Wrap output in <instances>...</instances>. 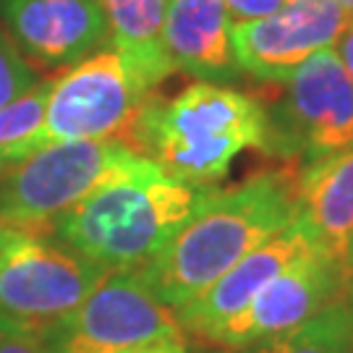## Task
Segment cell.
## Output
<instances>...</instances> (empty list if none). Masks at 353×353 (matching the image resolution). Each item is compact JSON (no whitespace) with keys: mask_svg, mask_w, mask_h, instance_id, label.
<instances>
[{"mask_svg":"<svg viewBox=\"0 0 353 353\" xmlns=\"http://www.w3.org/2000/svg\"><path fill=\"white\" fill-rule=\"evenodd\" d=\"M335 3H338L341 8H345V11H348L353 16V0H335Z\"/></svg>","mask_w":353,"mask_h":353,"instance_id":"obj_23","label":"cell"},{"mask_svg":"<svg viewBox=\"0 0 353 353\" xmlns=\"http://www.w3.org/2000/svg\"><path fill=\"white\" fill-rule=\"evenodd\" d=\"M353 144V81L338 52H314L285 81V94L267 108L265 150L285 165L312 163Z\"/></svg>","mask_w":353,"mask_h":353,"instance_id":"obj_8","label":"cell"},{"mask_svg":"<svg viewBox=\"0 0 353 353\" xmlns=\"http://www.w3.org/2000/svg\"><path fill=\"white\" fill-rule=\"evenodd\" d=\"M108 270L50 233L0 223V327L48 335L102 283Z\"/></svg>","mask_w":353,"mask_h":353,"instance_id":"obj_6","label":"cell"},{"mask_svg":"<svg viewBox=\"0 0 353 353\" xmlns=\"http://www.w3.org/2000/svg\"><path fill=\"white\" fill-rule=\"evenodd\" d=\"M299 217L316 243L348 267L353 243V144L299 168Z\"/></svg>","mask_w":353,"mask_h":353,"instance_id":"obj_14","label":"cell"},{"mask_svg":"<svg viewBox=\"0 0 353 353\" xmlns=\"http://www.w3.org/2000/svg\"><path fill=\"white\" fill-rule=\"evenodd\" d=\"M348 312H351V332H353V285H351V293H348Z\"/></svg>","mask_w":353,"mask_h":353,"instance_id":"obj_24","label":"cell"},{"mask_svg":"<svg viewBox=\"0 0 353 353\" xmlns=\"http://www.w3.org/2000/svg\"><path fill=\"white\" fill-rule=\"evenodd\" d=\"M296 214V165L256 170L230 189L210 186L189 220L141 272L160 301L181 309Z\"/></svg>","mask_w":353,"mask_h":353,"instance_id":"obj_1","label":"cell"},{"mask_svg":"<svg viewBox=\"0 0 353 353\" xmlns=\"http://www.w3.org/2000/svg\"><path fill=\"white\" fill-rule=\"evenodd\" d=\"M332 50L338 52V58H341L343 68L348 71V76H351V81H353V19H351V24L345 26V32L341 34L338 45H335Z\"/></svg>","mask_w":353,"mask_h":353,"instance_id":"obj_21","label":"cell"},{"mask_svg":"<svg viewBox=\"0 0 353 353\" xmlns=\"http://www.w3.org/2000/svg\"><path fill=\"white\" fill-rule=\"evenodd\" d=\"M233 21H254L270 13L280 11L290 0H223Z\"/></svg>","mask_w":353,"mask_h":353,"instance_id":"obj_19","label":"cell"},{"mask_svg":"<svg viewBox=\"0 0 353 353\" xmlns=\"http://www.w3.org/2000/svg\"><path fill=\"white\" fill-rule=\"evenodd\" d=\"M267 108L225 84L196 81L173 100L144 102L128 134V147L165 176L214 186L243 150H265Z\"/></svg>","mask_w":353,"mask_h":353,"instance_id":"obj_2","label":"cell"},{"mask_svg":"<svg viewBox=\"0 0 353 353\" xmlns=\"http://www.w3.org/2000/svg\"><path fill=\"white\" fill-rule=\"evenodd\" d=\"M230 26L223 0H168L163 39L173 68L214 84L236 79Z\"/></svg>","mask_w":353,"mask_h":353,"instance_id":"obj_13","label":"cell"},{"mask_svg":"<svg viewBox=\"0 0 353 353\" xmlns=\"http://www.w3.org/2000/svg\"><path fill=\"white\" fill-rule=\"evenodd\" d=\"M348 270H351L353 275V243H351V252H348Z\"/></svg>","mask_w":353,"mask_h":353,"instance_id":"obj_25","label":"cell"},{"mask_svg":"<svg viewBox=\"0 0 353 353\" xmlns=\"http://www.w3.org/2000/svg\"><path fill=\"white\" fill-rule=\"evenodd\" d=\"M202 194L152 163L89 194L55 220L50 236L108 272L144 270L189 220Z\"/></svg>","mask_w":353,"mask_h":353,"instance_id":"obj_3","label":"cell"},{"mask_svg":"<svg viewBox=\"0 0 353 353\" xmlns=\"http://www.w3.org/2000/svg\"><path fill=\"white\" fill-rule=\"evenodd\" d=\"M351 19L335 0H290L270 16L230 26L236 63L254 79L288 81L314 52L335 48Z\"/></svg>","mask_w":353,"mask_h":353,"instance_id":"obj_10","label":"cell"},{"mask_svg":"<svg viewBox=\"0 0 353 353\" xmlns=\"http://www.w3.org/2000/svg\"><path fill=\"white\" fill-rule=\"evenodd\" d=\"M128 353H186V345H150V348H139V351Z\"/></svg>","mask_w":353,"mask_h":353,"instance_id":"obj_22","label":"cell"},{"mask_svg":"<svg viewBox=\"0 0 353 353\" xmlns=\"http://www.w3.org/2000/svg\"><path fill=\"white\" fill-rule=\"evenodd\" d=\"M152 160L123 141H58L0 173V223L50 233L89 194L139 173Z\"/></svg>","mask_w":353,"mask_h":353,"instance_id":"obj_5","label":"cell"},{"mask_svg":"<svg viewBox=\"0 0 353 353\" xmlns=\"http://www.w3.org/2000/svg\"><path fill=\"white\" fill-rule=\"evenodd\" d=\"M351 285V270L322 246H314L270 280L241 312L228 316L207 343L236 351L283 335L332 303L348 301Z\"/></svg>","mask_w":353,"mask_h":353,"instance_id":"obj_9","label":"cell"},{"mask_svg":"<svg viewBox=\"0 0 353 353\" xmlns=\"http://www.w3.org/2000/svg\"><path fill=\"white\" fill-rule=\"evenodd\" d=\"M0 353H50L42 335L0 327Z\"/></svg>","mask_w":353,"mask_h":353,"instance_id":"obj_20","label":"cell"},{"mask_svg":"<svg viewBox=\"0 0 353 353\" xmlns=\"http://www.w3.org/2000/svg\"><path fill=\"white\" fill-rule=\"evenodd\" d=\"M108 16L110 48L128 68L152 89L163 84L176 68L165 50V8L168 0H100Z\"/></svg>","mask_w":353,"mask_h":353,"instance_id":"obj_15","label":"cell"},{"mask_svg":"<svg viewBox=\"0 0 353 353\" xmlns=\"http://www.w3.org/2000/svg\"><path fill=\"white\" fill-rule=\"evenodd\" d=\"M152 89L110 48L52 79L45 118L26 141L0 150V173L58 141H128Z\"/></svg>","mask_w":353,"mask_h":353,"instance_id":"obj_4","label":"cell"},{"mask_svg":"<svg viewBox=\"0 0 353 353\" xmlns=\"http://www.w3.org/2000/svg\"><path fill=\"white\" fill-rule=\"evenodd\" d=\"M314 246L319 243L314 241L312 230L296 214L283 230L267 239L262 246H256L252 254H246L196 299L176 309L183 332L207 341L228 316L241 312L270 280L280 275L288 265H293L299 256L312 252Z\"/></svg>","mask_w":353,"mask_h":353,"instance_id":"obj_12","label":"cell"},{"mask_svg":"<svg viewBox=\"0 0 353 353\" xmlns=\"http://www.w3.org/2000/svg\"><path fill=\"white\" fill-rule=\"evenodd\" d=\"M0 19L21 55L42 68H71L110 45L100 0H0Z\"/></svg>","mask_w":353,"mask_h":353,"instance_id":"obj_11","label":"cell"},{"mask_svg":"<svg viewBox=\"0 0 353 353\" xmlns=\"http://www.w3.org/2000/svg\"><path fill=\"white\" fill-rule=\"evenodd\" d=\"M37 84V74L6 29H0V110Z\"/></svg>","mask_w":353,"mask_h":353,"instance_id":"obj_18","label":"cell"},{"mask_svg":"<svg viewBox=\"0 0 353 353\" xmlns=\"http://www.w3.org/2000/svg\"><path fill=\"white\" fill-rule=\"evenodd\" d=\"M256 353H353L348 301L332 303L299 327L256 343Z\"/></svg>","mask_w":353,"mask_h":353,"instance_id":"obj_16","label":"cell"},{"mask_svg":"<svg viewBox=\"0 0 353 353\" xmlns=\"http://www.w3.org/2000/svg\"><path fill=\"white\" fill-rule=\"evenodd\" d=\"M50 353H128L186 345L176 309L157 299L141 270L108 272L97 288L45 335Z\"/></svg>","mask_w":353,"mask_h":353,"instance_id":"obj_7","label":"cell"},{"mask_svg":"<svg viewBox=\"0 0 353 353\" xmlns=\"http://www.w3.org/2000/svg\"><path fill=\"white\" fill-rule=\"evenodd\" d=\"M52 79L37 81L26 94H21L16 102L0 110V150L8 144L26 141L39 128L45 118V105L50 94Z\"/></svg>","mask_w":353,"mask_h":353,"instance_id":"obj_17","label":"cell"},{"mask_svg":"<svg viewBox=\"0 0 353 353\" xmlns=\"http://www.w3.org/2000/svg\"><path fill=\"white\" fill-rule=\"evenodd\" d=\"M217 353H236V351H217Z\"/></svg>","mask_w":353,"mask_h":353,"instance_id":"obj_26","label":"cell"}]
</instances>
